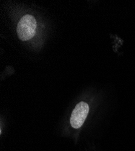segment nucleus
<instances>
[{"label":"nucleus","mask_w":135,"mask_h":151,"mask_svg":"<svg viewBox=\"0 0 135 151\" xmlns=\"http://www.w3.org/2000/svg\"><path fill=\"white\" fill-rule=\"evenodd\" d=\"M37 27L35 18L31 15L22 17L18 22L17 31L19 38L22 41H27L33 37Z\"/></svg>","instance_id":"1"},{"label":"nucleus","mask_w":135,"mask_h":151,"mask_svg":"<svg viewBox=\"0 0 135 151\" xmlns=\"http://www.w3.org/2000/svg\"><path fill=\"white\" fill-rule=\"evenodd\" d=\"M89 112V106L87 104L81 102L77 105L73 109L70 117L71 126L75 129L81 128L86 119Z\"/></svg>","instance_id":"2"}]
</instances>
